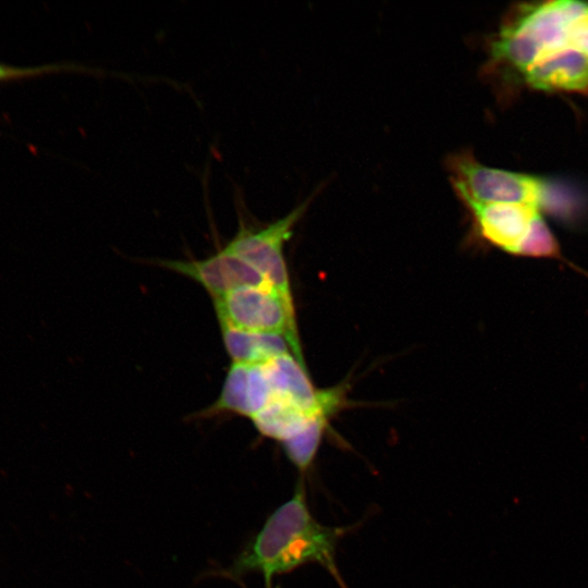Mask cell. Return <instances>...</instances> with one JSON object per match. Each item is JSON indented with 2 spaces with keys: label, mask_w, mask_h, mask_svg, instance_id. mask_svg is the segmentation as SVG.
Wrapping results in <instances>:
<instances>
[{
  "label": "cell",
  "mask_w": 588,
  "mask_h": 588,
  "mask_svg": "<svg viewBox=\"0 0 588 588\" xmlns=\"http://www.w3.org/2000/svg\"><path fill=\"white\" fill-rule=\"evenodd\" d=\"M475 234L486 244L515 255L526 236L538 208L528 204H480L462 200Z\"/></svg>",
  "instance_id": "52a82bcc"
},
{
  "label": "cell",
  "mask_w": 588,
  "mask_h": 588,
  "mask_svg": "<svg viewBox=\"0 0 588 588\" xmlns=\"http://www.w3.org/2000/svg\"><path fill=\"white\" fill-rule=\"evenodd\" d=\"M219 322L234 328L279 334L306 368L297 334L294 307L271 285H248L213 299Z\"/></svg>",
  "instance_id": "3957f363"
},
{
  "label": "cell",
  "mask_w": 588,
  "mask_h": 588,
  "mask_svg": "<svg viewBox=\"0 0 588 588\" xmlns=\"http://www.w3.org/2000/svg\"><path fill=\"white\" fill-rule=\"evenodd\" d=\"M273 397L314 413L322 405L319 390L313 387L307 369L290 353L264 364Z\"/></svg>",
  "instance_id": "30bf717a"
},
{
  "label": "cell",
  "mask_w": 588,
  "mask_h": 588,
  "mask_svg": "<svg viewBox=\"0 0 588 588\" xmlns=\"http://www.w3.org/2000/svg\"><path fill=\"white\" fill-rule=\"evenodd\" d=\"M272 399L264 365L232 363L219 397L200 414L208 417L229 412L252 419Z\"/></svg>",
  "instance_id": "ba28073f"
},
{
  "label": "cell",
  "mask_w": 588,
  "mask_h": 588,
  "mask_svg": "<svg viewBox=\"0 0 588 588\" xmlns=\"http://www.w3.org/2000/svg\"><path fill=\"white\" fill-rule=\"evenodd\" d=\"M346 527L319 523L311 514L304 480H298L292 498L281 504L235 559L229 575L260 573L267 586L272 578L307 563L321 565L341 588H347L336 564V548Z\"/></svg>",
  "instance_id": "6da1fadb"
},
{
  "label": "cell",
  "mask_w": 588,
  "mask_h": 588,
  "mask_svg": "<svg viewBox=\"0 0 588 588\" xmlns=\"http://www.w3.org/2000/svg\"><path fill=\"white\" fill-rule=\"evenodd\" d=\"M266 588H280V586H267Z\"/></svg>",
  "instance_id": "e0dca14e"
},
{
  "label": "cell",
  "mask_w": 588,
  "mask_h": 588,
  "mask_svg": "<svg viewBox=\"0 0 588 588\" xmlns=\"http://www.w3.org/2000/svg\"><path fill=\"white\" fill-rule=\"evenodd\" d=\"M64 65H44L37 68H14L0 63V82L7 79H15L21 77L36 76L45 73L59 71L64 69Z\"/></svg>",
  "instance_id": "2e32d148"
},
{
  "label": "cell",
  "mask_w": 588,
  "mask_h": 588,
  "mask_svg": "<svg viewBox=\"0 0 588 588\" xmlns=\"http://www.w3.org/2000/svg\"><path fill=\"white\" fill-rule=\"evenodd\" d=\"M526 83L546 91H588V57L564 47L541 56L524 73Z\"/></svg>",
  "instance_id": "9c48e42d"
},
{
  "label": "cell",
  "mask_w": 588,
  "mask_h": 588,
  "mask_svg": "<svg viewBox=\"0 0 588 588\" xmlns=\"http://www.w3.org/2000/svg\"><path fill=\"white\" fill-rule=\"evenodd\" d=\"M335 412L332 408L319 411L301 432L282 443L285 454L301 471H305L314 461L328 421Z\"/></svg>",
  "instance_id": "4fadbf2b"
},
{
  "label": "cell",
  "mask_w": 588,
  "mask_h": 588,
  "mask_svg": "<svg viewBox=\"0 0 588 588\" xmlns=\"http://www.w3.org/2000/svg\"><path fill=\"white\" fill-rule=\"evenodd\" d=\"M157 264L196 281L213 299L243 286L270 285L256 269L224 247L205 259Z\"/></svg>",
  "instance_id": "8992f818"
},
{
  "label": "cell",
  "mask_w": 588,
  "mask_h": 588,
  "mask_svg": "<svg viewBox=\"0 0 588 588\" xmlns=\"http://www.w3.org/2000/svg\"><path fill=\"white\" fill-rule=\"evenodd\" d=\"M445 168L461 201L516 203L537 207L541 185L539 177L487 167L468 150L449 155Z\"/></svg>",
  "instance_id": "277c9868"
},
{
  "label": "cell",
  "mask_w": 588,
  "mask_h": 588,
  "mask_svg": "<svg viewBox=\"0 0 588 588\" xmlns=\"http://www.w3.org/2000/svg\"><path fill=\"white\" fill-rule=\"evenodd\" d=\"M329 407L332 406L323 404L321 408L309 413L287 401L273 397L252 420L262 436L283 443L301 432L313 415Z\"/></svg>",
  "instance_id": "7c38bea8"
},
{
  "label": "cell",
  "mask_w": 588,
  "mask_h": 588,
  "mask_svg": "<svg viewBox=\"0 0 588 588\" xmlns=\"http://www.w3.org/2000/svg\"><path fill=\"white\" fill-rule=\"evenodd\" d=\"M315 195L264 226L252 228L241 223L237 233L224 247L256 269L291 304L293 298L283 247Z\"/></svg>",
  "instance_id": "5b68a950"
},
{
  "label": "cell",
  "mask_w": 588,
  "mask_h": 588,
  "mask_svg": "<svg viewBox=\"0 0 588 588\" xmlns=\"http://www.w3.org/2000/svg\"><path fill=\"white\" fill-rule=\"evenodd\" d=\"M588 12V2L558 0L516 9L488 42L485 74L525 73L541 56L567 46L571 25Z\"/></svg>",
  "instance_id": "7a4b0ae2"
},
{
  "label": "cell",
  "mask_w": 588,
  "mask_h": 588,
  "mask_svg": "<svg viewBox=\"0 0 588 588\" xmlns=\"http://www.w3.org/2000/svg\"><path fill=\"white\" fill-rule=\"evenodd\" d=\"M223 343L232 363L264 365L287 354L289 344L284 336L271 333L250 332L219 322Z\"/></svg>",
  "instance_id": "8fae6325"
},
{
  "label": "cell",
  "mask_w": 588,
  "mask_h": 588,
  "mask_svg": "<svg viewBox=\"0 0 588 588\" xmlns=\"http://www.w3.org/2000/svg\"><path fill=\"white\" fill-rule=\"evenodd\" d=\"M515 255L554 259L572 267L575 271L588 278L587 271L580 269L563 256L559 242L539 212L532 219L529 230Z\"/></svg>",
  "instance_id": "5bb4252c"
},
{
  "label": "cell",
  "mask_w": 588,
  "mask_h": 588,
  "mask_svg": "<svg viewBox=\"0 0 588 588\" xmlns=\"http://www.w3.org/2000/svg\"><path fill=\"white\" fill-rule=\"evenodd\" d=\"M567 46L588 57V12L571 25Z\"/></svg>",
  "instance_id": "9a60e30c"
}]
</instances>
